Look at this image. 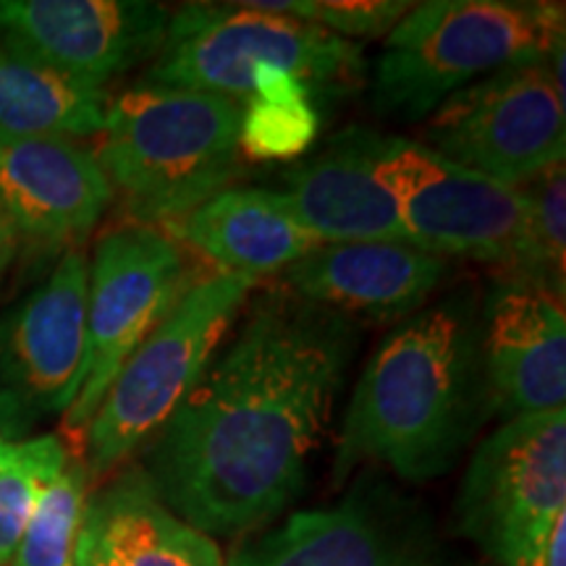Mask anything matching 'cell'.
Returning <instances> with one entry per match:
<instances>
[{"instance_id": "1", "label": "cell", "mask_w": 566, "mask_h": 566, "mask_svg": "<svg viewBox=\"0 0 566 566\" xmlns=\"http://www.w3.org/2000/svg\"><path fill=\"white\" fill-rule=\"evenodd\" d=\"M352 317L273 289L168 422L145 478L205 535H247L300 495L357 349Z\"/></svg>"}, {"instance_id": "2", "label": "cell", "mask_w": 566, "mask_h": 566, "mask_svg": "<svg viewBox=\"0 0 566 566\" xmlns=\"http://www.w3.org/2000/svg\"><path fill=\"white\" fill-rule=\"evenodd\" d=\"M493 412L475 294L424 307L378 346L354 386L336 478L354 464L375 462L409 483L433 480Z\"/></svg>"}, {"instance_id": "3", "label": "cell", "mask_w": 566, "mask_h": 566, "mask_svg": "<svg viewBox=\"0 0 566 566\" xmlns=\"http://www.w3.org/2000/svg\"><path fill=\"white\" fill-rule=\"evenodd\" d=\"M242 103L142 80L111 97L95 160L132 223H168L242 171Z\"/></svg>"}, {"instance_id": "4", "label": "cell", "mask_w": 566, "mask_h": 566, "mask_svg": "<svg viewBox=\"0 0 566 566\" xmlns=\"http://www.w3.org/2000/svg\"><path fill=\"white\" fill-rule=\"evenodd\" d=\"M564 48V6L541 0H430L388 32L373 101L396 122H422L495 71L551 61Z\"/></svg>"}, {"instance_id": "5", "label": "cell", "mask_w": 566, "mask_h": 566, "mask_svg": "<svg viewBox=\"0 0 566 566\" xmlns=\"http://www.w3.org/2000/svg\"><path fill=\"white\" fill-rule=\"evenodd\" d=\"M254 286L250 275L216 268L195 275L171 313L126 359L84 428L90 475L122 464L168 422L216 359Z\"/></svg>"}, {"instance_id": "6", "label": "cell", "mask_w": 566, "mask_h": 566, "mask_svg": "<svg viewBox=\"0 0 566 566\" xmlns=\"http://www.w3.org/2000/svg\"><path fill=\"white\" fill-rule=\"evenodd\" d=\"M281 66L313 92L363 74V48L292 17L242 3H189L168 19L145 82L247 103L260 66Z\"/></svg>"}, {"instance_id": "7", "label": "cell", "mask_w": 566, "mask_h": 566, "mask_svg": "<svg viewBox=\"0 0 566 566\" xmlns=\"http://www.w3.org/2000/svg\"><path fill=\"white\" fill-rule=\"evenodd\" d=\"M566 516V412L516 415L478 446L459 491V522L501 566H546Z\"/></svg>"}, {"instance_id": "8", "label": "cell", "mask_w": 566, "mask_h": 566, "mask_svg": "<svg viewBox=\"0 0 566 566\" xmlns=\"http://www.w3.org/2000/svg\"><path fill=\"white\" fill-rule=\"evenodd\" d=\"M373 168L391 195L409 244L438 258H472L509 273L525 239L527 202L509 187L424 147L378 134Z\"/></svg>"}, {"instance_id": "9", "label": "cell", "mask_w": 566, "mask_h": 566, "mask_svg": "<svg viewBox=\"0 0 566 566\" xmlns=\"http://www.w3.org/2000/svg\"><path fill=\"white\" fill-rule=\"evenodd\" d=\"M197 275L168 233L118 223L97 239L87 286V363L66 412V430L84 433L134 349L171 313Z\"/></svg>"}, {"instance_id": "10", "label": "cell", "mask_w": 566, "mask_h": 566, "mask_svg": "<svg viewBox=\"0 0 566 566\" xmlns=\"http://www.w3.org/2000/svg\"><path fill=\"white\" fill-rule=\"evenodd\" d=\"M420 142L470 171L522 187L564 160V80L551 61L495 71L438 105Z\"/></svg>"}, {"instance_id": "11", "label": "cell", "mask_w": 566, "mask_h": 566, "mask_svg": "<svg viewBox=\"0 0 566 566\" xmlns=\"http://www.w3.org/2000/svg\"><path fill=\"white\" fill-rule=\"evenodd\" d=\"M168 19L150 0H0L3 45L95 87L155 59Z\"/></svg>"}, {"instance_id": "12", "label": "cell", "mask_w": 566, "mask_h": 566, "mask_svg": "<svg viewBox=\"0 0 566 566\" xmlns=\"http://www.w3.org/2000/svg\"><path fill=\"white\" fill-rule=\"evenodd\" d=\"M226 566H441L412 509L359 485L342 504L296 512L250 537Z\"/></svg>"}, {"instance_id": "13", "label": "cell", "mask_w": 566, "mask_h": 566, "mask_svg": "<svg viewBox=\"0 0 566 566\" xmlns=\"http://www.w3.org/2000/svg\"><path fill=\"white\" fill-rule=\"evenodd\" d=\"M87 254L66 250L0 331V367L24 407L69 412L74 405L87 363Z\"/></svg>"}, {"instance_id": "14", "label": "cell", "mask_w": 566, "mask_h": 566, "mask_svg": "<svg viewBox=\"0 0 566 566\" xmlns=\"http://www.w3.org/2000/svg\"><path fill=\"white\" fill-rule=\"evenodd\" d=\"M113 189L74 139L0 137V210L17 237L74 250L101 223Z\"/></svg>"}, {"instance_id": "15", "label": "cell", "mask_w": 566, "mask_h": 566, "mask_svg": "<svg viewBox=\"0 0 566 566\" xmlns=\"http://www.w3.org/2000/svg\"><path fill=\"white\" fill-rule=\"evenodd\" d=\"M483 359L493 407L509 415L564 409L566 317L562 296L499 283L483 310Z\"/></svg>"}, {"instance_id": "16", "label": "cell", "mask_w": 566, "mask_h": 566, "mask_svg": "<svg viewBox=\"0 0 566 566\" xmlns=\"http://www.w3.org/2000/svg\"><path fill=\"white\" fill-rule=\"evenodd\" d=\"M449 263L409 242L321 244L281 273V289L346 317H412Z\"/></svg>"}, {"instance_id": "17", "label": "cell", "mask_w": 566, "mask_h": 566, "mask_svg": "<svg viewBox=\"0 0 566 566\" xmlns=\"http://www.w3.org/2000/svg\"><path fill=\"white\" fill-rule=\"evenodd\" d=\"M375 137L349 126L281 176V195L323 244L407 242L391 195L375 176Z\"/></svg>"}, {"instance_id": "18", "label": "cell", "mask_w": 566, "mask_h": 566, "mask_svg": "<svg viewBox=\"0 0 566 566\" xmlns=\"http://www.w3.org/2000/svg\"><path fill=\"white\" fill-rule=\"evenodd\" d=\"M160 231L179 247L200 252L216 271L254 281L283 273L323 244L286 197L263 187H226Z\"/></svg>"}, {"instance_id": "19", "label": "cell", "mask_w": 566, "mask_h": 566, "mask_svg": "<svg viewBox=\"0 0 566 566\" xmlns=\"http://www.w3.org/2000/svg\"><path fill=\"white\" fill-rule=\"evenodd\" d=\"M76 566H226L210 535L179 520L129 470L87 501L76 541Z\"/></svg>"}, {"instance_id": "20", "label": "cell", "mask_w": 566, "mask_h": 566, "mask_svg": "<svg viewBox=\"0 0 566 566\" xmlns=\"http://www.w3.org/2000/svg\"><path fill=\"white\" fill-rule=\"evenodd\" d=\"M111 95L61 74L30 55L0 45V137H97L108 116Z\"/></svg>"}, {"instance_id": "21", "label": "cell", "mask_w": 566, "mask_h": 566, "mask_svg": "<svg viewBox=\"0 0 566 566\" xmlns=\"http://www.w3.org/2000/svg\"><path fill=\"white\" fill-rule=\"evenodd\" d=\"M313 90L281 66H260L252 76V95L242 105L239 147L242 158L296 160L315 145L321 116Z\"/></svg>"}, {"instance_id": "22", "label": "cell", "mask_w": 566, "mask_h": 566, "mask_svg": "<svg viewBox=\"0 0 566 566\" xmlns=\"http://www.w3.org/2000/svg\"><path fill=\"white\" fill-rule=\"evenodd\" d=\"M527 223L522 250L504 281L527 283L564 300L566 260V171L564 160L522 184Z\"/></svg>"}, {"instance_id": "23", "label": "cell", "mask_w": 566, "mask_h": 566, "mask_svg": "<svg viewBox=\"0 0 566 566\" xmlns=\"http://www.w3.org/2000/svg\"><path fill=\"white\" fill-rule=\"evenodd\" d=\"M66 464V446L59 436L0 438V566H11L42 491Z\"/></svg>"}, {"instance_id": "24", "label": "cell", "mask_w": 566, "mask_h": 566, "mask_svg": "<svg viewBox=\"0 0 566 566\" xmlns=\"http://www.w3.org/2000/svg\"><path fill=\"white\" fill-rule=\"evenodd\" d=\"M87 480V467L69 462L66 470L42 491L11 566H76Z\"/></svg>"}, {"instance_id": "25", "label": "cell", "mask_w": 566, "mask_h": 566, "mask_svg": "<svg viewBox=\"0 0 566 566\" xmlns=\"http://www.w3.org/2000/svg\"><path fill=\"white\" fill-rule=\"evenodd\" d=\"M242 6L252 11L292 17L349 42L354 38H378L391 32L412 9V3L405 0H252Z\"/></svg>"}, {"instance_id": "26", "label": "cell", "mask_w": 566, "mask_h": 566, "mask_svg": "<svg viewBox=\"0 0 566 566\" xmlns=\"http://www.w3.org/2000/svg\"><path fill=\"white\" fill-rule=\"evenodd\" d=\"M546 566H566V516H562V520L556 522L554 533H551Z\"/></svg>"}, {"instance_id": "27", "label": "cell", "mask_w": 566, "mask_h": 566, "mask_svg": "<svg viewBox=\"0 0 566 566\" xmlns=\"http://www.w3.org/2000/svg\"><path fill=\"white\" fill-rule=\"evenodd\" d=\"M13 252H17V231H13L6 212L0 210V271L11 263Z\"/></svg>"}]
</instances>
